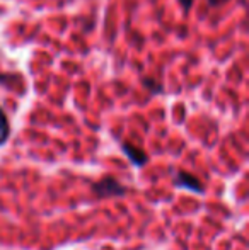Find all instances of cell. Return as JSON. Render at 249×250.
Instances as JSON below:
<instances>
[{"label": "cell", "instance_id": "6da1fadb", "mask_svg": "<svg viewBox=\"0 0 249 250\" xmlns=\"http://www.w3.org/2000/svg\"><path fill=\"white\" fill-rule=\"evenodd\" d=\"M94 194L97 196L99 199H108V198H121V196L126 194V188L118 181L116 177H108L97 181L96 184L92 186Z\"/></svg>", "mask_w": 249, "mask_h": 250}, {"label": "cell", "instance_id": "7a4b0ae2", "mask_svg": "<svg viewBox=\"0 0 249 250\" xmlns=\"http://www.w3.org/2000/svg\"><path fill=\"white\" fill-rule=\"evenodd\" d=\"M174 186L178 188L188 189L191 192H196V194H203L205 192V188H203L202 181L198 177H195L193 174H188V172H178L176 177H174Z\"/></svg>", "mask_w": 249, "mask_h": 250}, {"label": "cell", "instance_id": "3957f363", "mask_svg": "<svg viewBox=\"0 0 249 250\" xmlns=\"http://www.w3.org/2000/svg\"><path fill=\"white\" fill-rule=\"evenodd\" d=\"M121 148H123L126 158H128L133 165H136V167H143V165L149 162V155H147L142 148H136V146L130 145V143H123Z\"/></svg>", "mask_w": 249, "mask_h": 250}, {"label": "cell", "instance_id": "277c9868", "mask_svg": "<svg viewBox=\"0 0 249 250\" xmlns=\"http://www.w3.org/2000/svg\"><path fill=\"white\" fill-rule=\"evenodd\" d=\"M10 136V125H9V119H7L5 112L3 109L0 107V146L9 140Z\"/></svg>", "mask_w": 249, "mask_h": 250}, {"label": "cell", "instance_id": "5b68a950", "mask_svg": "<svg viewBox=\"0 0 249 250\" xmlns=\"http://www.w3.org/2000/svg\"><path fill=\"white\" fill-rule=\"evenodd\" d=\"M180 3H181V5H183L184 12H188L189 7H191V3H193V0H180Z\"/></svg>", "mask_w": 249, "mask_h": 250}, {"label": "cell", "instance_id": "8992f818", "mask_svg": "<svg viewBox=\"0 0 249 250\" xmlns=\"http://www.w3.org/2000/svg\"><path fill=\"white\" fill-rule=\"evenodd\" d=\"M208 2H210V5H212V7H217V5H220V3L227 2V0H208Z\"/></svg>", "mask_w": 249, "mask_h": 250}]
</instances>
